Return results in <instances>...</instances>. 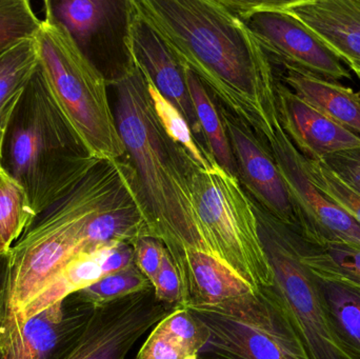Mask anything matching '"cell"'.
I'll use <instances>...</instances> for the list:
<instances>
[{
  "mask_svg": "<svg viewBox=\"0 0 360 359\" xmlns=\"http://www.w3.org/2000/svg\"><path fill=\"white\" fill-rule=\"evenodd\" d=\"M184 74L195 115L205 137L207 152L220 168L238 179L236 160L219 109L216 107L209 91L192 71L184 69Z\"/></svg>",
  "mask_w": 360,
  "mask_h": 359,
  "instance_id": "7402d4cb",
  "label": "cell"
},
{
  "mask_svg": "<svg viewBox=\"0 0 360 359\" xmlns=\"http://www.w3.org/2000/svg\"><path fill=\"white\" fill-rule=\"evenodd\" d=\"M182 69L190 70L220 107L266 139L281 126L272 61L247 23L224 0H130Z\"/></svg>",
  "mask_w": 360,
  "mask_h": 359,
  "instance_id": "6da1fadb",
  "label": "cell"
},
{
  "mask_svg": "<svg viewBox=\"0 0 360 359\" xmlns=\"http://www.w3.org/2000/svg\"><path fill=\"white\" fill-rule=\"evenodd\" d=\"M50 2L53 14L65 25L82 51L109 18L113 4L103 0H61Z\"/></svg>",
  "mask_w": 360,
  "mask_h": 359,
  "instance_id": "cb8c5ba5",
  "label": "cell"
},
{
  "mask_svg": "<svg viewBox=\"0 0 360 359\" xmlns=\"http://www.w3.org/2000/svg\"><path fill=\"white\" fill-rule=\"evenodd\" d=\"M158 326L179 339L186 349L197 358L209 341L207 327L188 308H177L162 318Z\"/></svg>",
  "mask_w": 360,
  "mask_h": 359,
  "instance_id": "4dcf8cb0",
  "label": "cell"
},
{
  "mask_svg": "<svg viewBox=\"0 0 360 359\" xmlns=\"http://www.w3.org/2000/svg\"><path fill=\"white\" fill-rule=\"evenodd\" d=\"M143 236H150L149 226L135 181L89 221L82 253L108 244H132Z\"/></svg>",
  "mask_w": 360,
  "mask_h": 359,
  "instance_id": "44dd1931",
  "label": "cell"
},
{
  "mask_svg": "<svg viewBox=\"0 0 360 359\" xmlns=\"http://www.w3.org/2000/svg\"><path fill=\"white\" fill-rule=\"evenodd\" d=\"M306 164L309 177L315 187L360 225V193L334 174L321 160L306 158Z\"/></svg>",
  "mask_w": 360,
  "mask_h": 359,
  "instance_id": "f546056e",
  "label": "cell"
},
{
  "mask_svg": "<svg viewBox=\"0 0 360 359\" xmlns=\"http://www.w3.org/2000/svg\"><path fill=\"white\" fill-rule=\"evenodd\" d=\"M191 190L199 230L212 255L254 290L272 287L253 200L238 179L218 164L210 170L194 167Z\"/></svg>",
  "mask_w": 360,
  "mask_h": 359,
  "instance_id": "8992f818",
  "label": "cell"
},
{
  "mask_svg": "<svg viewBox=\"0 0 360 359\" xmlns=\"http://www.w3.org/2000/svg\"><path fill=\"white\" fill-rule=\"evenodd\" d=\"M281 82L304 103L360 138V97L348 86L293 67H283Z\"/></svg>",
  "mask_w": 360,
  "mask_h": 359,
  "instance_id": "ffe728a7",
  "label": "cell"
},
{
  "mask_svg": "<svg viewBox=\"0 0 360 359\" xmlns=\"http://www.w3.org/2000/svg\"><path fill=\"white\" fill-rule=\"evenodd\" d=\"M199 359H200V358H199Z\"/></svg>",
  "mask_w": 360,
  "mask_h": 359,
  "instance_id": "ab89813d",
  "label": "cell"
},
{
  "mask_svg": "<svg viewBox=\"0 0 360 359\" xmlns=\"http://www.w3.org/2000/svg\"><path fill=\"white\" fill-rule=\"evenodd\" d=\"M152 286H153L156 299L160 303H165L172 309L184 308L186 306V299L184 282H182L179 268L168 250L166 251L162 268Z\"/></svg>",
  "mask_w": 360,
  "mask_h": 359,
  "instance_id": "1f68e13d",
  "label": "cell"
},
{
  "mask_svg": "<svg viewBox=\"0 0 360 359\" xmlns=\"http://www.w3.org/2000/svg\"><path fill=\"white\" fill-rule=\"evenodd\" d=\"M311 273L336 347L347 359H360V285L338 276Z\"/></svg>",
  "mask_w": 360,
  "mask_h": 359,
  "instance_id": "d6986e66",
  "label": "cell"
},
{
  "mask_svg": "<svg viewBox=\"0 0 360 359\" xmlns=\"http://www.w3.org/2000/svg\"><path fill=\"white\" fill-rule=\"evenodd\" d=\"M134 263L132 244H113L101 247L89 252L80 253L68 261L46 288L16 318L4 322L0 332L10 330L22 320L35 315L44 308L63 301L110 274L126 269Z\"/></svg>",
  "mask_w": 360,
  "mask_h": 359,
  "instance_id": "2e32d148",
  "label": "cell"
},
{
  "mask_svg": "<svg viewBox=\"0 0 360 359\" xmlns=\"http://www.w3.org/2000/svg\"><path fill=\"white\" fill-rule=\"evenodd\" d=\"M275 2L308 27L360 80V0Z\"/></svg>",
  "mask_w": 360,
  "mask_h": 359,
  "instance_id": "9a60e30c",
  "label": "cell"
},
{
  "mask_svg": "<svg viewBox=\"0 0 360 359\" xmlns=\"http://www.w3.org/2000/svg\"><path fill=\"white\" fill-rule=\"evenodd\" d=\"M188 309L209 331L200 359H310L272 287Z\"/></svg>",
  "mask_w": 360,
  "mask_h": 359,
  "instance_id": "52a82bcc",
  "label": "cell"
},
{
  "mask_svg": "<svg viewBox=\"0 0 360 359\" xmlns=\"http://www.w3.org/2000/svg\"><path fill=\"white\" fill-rule=\"evenodd\" d=\"M34 37L49 91L86 151L99 160L127 155L108 97V81L44 1Z\"/></svg>",
  "mask_w": 360,
  "mask_h": 359,
  "instance_id": "5b68a950",
  "label": "cell"
},
{
  "mask_svg": "<svg viewBox=\"0 0 360 359\" xmlns=\"http://www.w3.org/2000/svg\"><path fill=\"white\" fill-rule=\"evenodd\" d=\"M171 312L156 299L153 288L99 306L65 359H126L137 341Z\"/></svg>",
  "mask_w": 360,
  "mask_h": 359,
  "instance_id": "8fae6325",
  "label": "cell"
},
{
  "mask_svg": "<svg viewBox=\"0 0 360 359\" xmlns=\"http://www.w3.org/2000/svg\"><path fill=\"white\" fill-rule=\"evenodd\" d=\"M264 145L272 153L291 196L302 237L317 246L347 244L360 247L359 223L315 187L307 171L306 158L281 126Z\"/></svg>",
  "mask_w": 360,
  "mask_h": 359,
  "instance_id": "30bf717a",
  "label": "cell"
},
{
  "mask_svg": "<svg viewBox=\"0 0 360 359\" xmlns=\"http://www.w3.org/2000/svg\"><path fill=\"white\" fill-rule=\"evenodd\" d=\"M321 162L360 193V147L331 154Z\"/></svg>",
  "mask_w": 360,
  "mask_h": 359,
  "instance_id": "e575fe53",
  "label": "cell"
},
{
  "mask_svg": "<svg viewBox=\"0 0 360 359\" xmlns=\"http://www.w3.org/2000/svg\"><path fill=\"white\" fill-rule=\"evenodd\" d=\"M11 248H8L4 240H2L1 236H0V255L6 254V253L10 252Z\"/></svg>",
  "mask_w": 360,
  "mask_h": 359,
  "instance_id": "8d00e7d4",
  "label": "cell"
},
{
  "mask_svg": "<svg viewBox=\"0 0 360 359\" xmlns=\"http://www.w3.org/2000/svg\"><path fill=\"white\" fill-rule=\"evenodd\" d=\"M302 259L316 273L338 276L360 285V247L347 244H311L302 238Z\"/></svg>",
  "mask_w": 360,
  "mask_h": 359,
  "instance_id": "484cf974",
  "label": "cell"
},
{
  "mask_svg": "<svg viewBox=\"0 0 360 359\" xmlns=\"http://www.w3.org/2000/svg\"><path fill=\"white\" fill-rule=\"evenodd\" d=\"M273 290L287 310L310 359H347L336 347L310 269L302 259V237L253 202Z\"/></svg>",
  "mask_w": 360,
  "mask_h": 359,
  "instance_id": "ba28073f",
  "label": "cell"
},
{
  "mask_svg": "<svg viewBox=\"0 0 360 359\" xmlns=\"http://www.w3.org/2000/svg\"><path fill=\"white\" fill-rule=\"evenodd\" d=\"M276 94L281 128L307 159L321 160L360 147L359 136L319 113L278 79Z\"/></svg>",
  "mask_w": 360,
  "mask_h": 359,
  "instance_id": "e0dca14e",
  "label": "cell"
},
{
  "mask_svg": "<svg viewBox=\"0 0 360 359\" xmlns=\"http://www.w3.org/2000/svg\"><path fill=\"white\" fill-rule=\"evenodd\" d=\"M126 4L124 48L130 51L160 93L184 115L199 145L207 152L184 79V69L158 34ZM209 153V152H207ZM210 154V153H209ZM211 155V154H210Z\"/></svg>",
  "mask_w": 360,
  "mask_h": 359,
  "instance_id": "5bb4252c",
  "label": "cell"
},
{
  "mask_svg": "<svg viewBox=\"0 0 360 359\" xmlns=\"http://www.w3.org/2000/svg\"><path fill=\"white\" fill-rule=\"evenodd\" d=\"M151 288L153 286L150 280L133 263L126 269L105 276L96 284L74 295L84 303L99 307Z\"/></svg>",
  "mask_w": 360,
  "mask_h": 359,
  "instance_id": "83f0119b",
  "label": "cell"
},
{
  "mask_svg": "<svg viewBox=\"0 0 360 359\" xmlns=\"http://www.w3.org/2000/svg\"><path fill=\"white\" fill-rule=\"evenodd\" d=\"M359 97H360V90L359 91Z\"/></svg>",
  "mask_w": 360,
  "mask_h": 359,
  "instance_id": "f35d334b",
  "label": "cell"
},
{
  "mask_svg": "<svg viewBox=\"0 0 360 359\" xmlns=\"http://www.w3.org/2000/svg\"><path fill=\"white\" fill-rule=\"evenodd\" d=\"M4 130L0 126V169H1V151H2V141H4Z\"/></svg>",
  "mask_w": 360,
  "mask_h": 359,
  "instance_id": "74e56055",
  "label": "cell"
},
{
  "mask_svg": "<svg viewBox=\"0 0 360 359\" xmlns=\"http://www.w3.org/2000/svg\"><path fill=\"white\" fill-rule=\"evenodd\" d=\"M11 267H12V256H11L10 250V252L0 255V326L8 312Z\"/></svg>",
  "mask_w": 360,
  "mask_h": 359,
  "instance_id": "d590c367",
  "label": "cell"
},
{
  "mask_svg": "<svg viewBox=\"0 0 360 359\" xmlns=\"http://www.w3.org/2000/svg\"><path fill=\"white\" fill-rule=\"evenodd\" d=\"M112 81L116 124L134 169L150 236L164 242L171 256L186 251L211 254L197 221L191 178L196 164L165 132L134 55ZM198 168V167H197Z\"/></svg>",
  "mask_w": 360,
  "mask_h": 359,
  "instance_id": "7a4b0ae2",
  "label": "cell"
},
{
  "mask_svg": "<svg viewBox=\"0 0 360 359\" xmlns=\"http://www.w3.org/2000/svg\"><path fill=\"white\" fill-rule=\"evenodd\" d=\"M135 181L130 162L101 160L72 191L35 217L11 248L10 296L1 325L19 315L82 253L89 221Z\"/></svg>",
  "mask_w": 360,
  "mask_h": 359,
  "instance_id": "3957f363",
  "label": "cell"
},
{
  "mask_svg": "<svg viewBox=\"0 0 360 359\" xmlns=\"http://www.w3.org/2000/svg\"><path fill=\"white\" fill-rule=\"evenodd\" d=\"M94 306L70 295L0 332V359H65L84 334Z\"/></svg>",
  "mask_w": 360,
  "mask_h": 359,
  "instance_id": "7c38bea8",
  "label": "cell"
},
{
  "mask_svg": "<svg viewBox=\"0 0 360 359\" xmlns=\"http://www.w3.org/2000/svg\"><path fill=\"white\" fill-rule=\"evenodd\" d=\"M141 71H143L146 82H147L148 91H149L154 111H155L156 116L167 135L188 153L191 159L198 168L210 170L215 167L217 164L215 160L199 145L188 122L180 113L179 110L158 91L149 75L143 69Z\"/></svg>",
  "mask_w": 360,
  "mask_h": 359,
  "instance_id": "d4e9b609",
  "label": "cell"
},
{
  "mask_svg": "<svg viewBox=\"0 0 360 359\" xmlns=\"http://www.w3.org/2000/svg\"><path fill=\"white\" fill-rule=\"evenodd\" d=\"M173 261L179 268L186 291L184 308L219 305L254 291L230 268L207 253L186 251Z\"/></svg>",
  "mask_w": 360,
  "mask_h": 359,
  "instance_id": "ac0fdd59",
  "label": "cell"
},
{
  "mask_svg": "<svg viewBox=\"0 0 360 359\" xmlns=\"http://www.w3.org/2000/svg\"><path fill=\"white\" fill-rule=\"evenodd\" d=\"M36 215L22 188L0 169V236L12 248Z\"/></svg>",
  "mask_w": 360,
  "mask_h": 359,
  "instance_id": "4316f807",
  "label": "cell"
},
{
  "mask_svg": "<svg viewBox=\"0 0 360 359\" xmlns=\"http://www.w3.org/2000/svg\"><path fill=\"white\" fill-rule=\"evenodd\" d=\"M259 42L271 61L323 79H351L348 67L308 27L279 10L275 0H224Z\"/></svg>",
  "mask_w": 360,
  "mask_h": 359,
  "instance_id": "9c48e42d",
  "label": "cell"
},
{
  "mask_svg": "<svg viewBox=\"0 0 360 359\" xmlns=\"http://www.w3.org/2000/svg\"><path fill=\"white\" fill-rule=\"evenodd\" d=\"M41 19L27 0H0V54L22 40L35 37Z\"/></svg>",
  "mask_w": 360,
  "mask_h": 359,
  "instance_id": "f1b7e54d",
  "label": "cell"
},
{
  "mask_svg": "<svg viewBox=\"0 0 360 359\" xmlns=\"http://www.w3.org/2000/svg\"><path fill=\"white\" fill-rule=\"evenodd\" d=\"M99 162L63 117L38 65L4 130L2 170L22 188L37 216Z\"/></svg>",
  "mask_w": 360,
  "mask_h": 359,
  "instance_id": "277c9868",
  "label": "cell"
},
{
  "mask_svg": "<svg viewBox=\"0 0 360 359\" xmlns=\"http://www.w3.org/2000/svg\"><path fill=\"white\" fill-rule=\"evenodd\" d=\"M238 169V181L248 195L266 212L300 234L291 196L266 145L224 107H218Z\"/></svg>",
  "mask_w": 360,
  "mask_h": 359,
  "instance_id": "4fadbf2b",
  "label": "cell"
},
{
  "mask_svg": "<svg viewBox=\"0 0 360 359\" xmlns=\"http://www.w3.org/2000/svg\"><path fill=\"white\" fill-rule=\"evenodd\" d=\"M37 67L34 38L22 40L0 54V126L4 130Z\"/></svg>",
  "mask_w": 360,
  "mask_h": 359,
  "instance_id": "603a6c76",
  "label": "cell"
},
{
  "mask_svg": "<svg viewBox=\"0 0 360 359\" xmlns=\"http://www.w3.org/2000/svg\"><path fill=\"white\" fill-rule=\"evenodd\" d=\"M136 359H199L179 339L156 325L137 354Z\"/></svg>",
  "mask_w": 360,
  "mask_h": 359,
  "instance_id": "d6a6232c",
  "label": "cell"
},
{
  "mask_svg": "<svg viewBox=\"0 0 360 359\" xmlns=\"http://www.w3.org/2000/svg\"><path fill=\"white\" fill-rule=\"evenodd\" d=\"M132 247L135 265L153 284L166 254L167 249L164 242L153 236H143L135 240Z\"/></svg>",
  "mask_w": 360,
  "mask_h": 359,
  "instance_id": "836d02e7",
  "label": "cell"
}]
</instances>
